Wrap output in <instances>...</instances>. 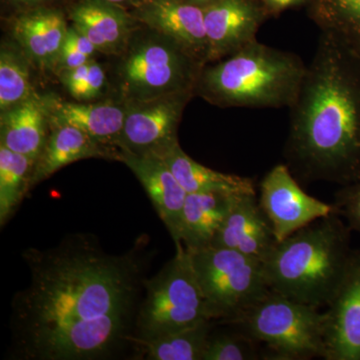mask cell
Segmentation results:
<instances>
[{"label":"cell","instance_id":"277c9868","mask_svg":"<svg viewBox=\"0 0 360 360\" xmlns=\"http://www.w3.org/2000/svg\"><path fill=\"white\" fill-rule=\"evenodd\" d=\"M307 65L295 52L255 40L201 70L195 96L222 108H290Z\"/></svg>","mask_w":360,"mask_h":360},{"label":"cell","instance_id":"8fae6325","mask_svg":"<svg viewBox=\"0 0 360 360\" xmlns=\"http://www.w3.org/2000/svg\"><path fill=\"white\" fill-rule=\"evenodd\" d=\"M208 63L236 53L257 39L270 15L257 0H214L203 7Z\"/></svg>","mask_w":360,"mask_h":360},{"label":"cell","instance_id":"4fadbf2b","mask_svg":"<svg viewBox=\"0 0 360 360\" xmlns=\"http://www.w3.org/2000/svg\"><path fill=\"white\" fill-rule=\"evenodd\" d=\"M131 11L141 25L174 39L207 65L208 44L202 7L187 0H141Z\"/></svg>","mask_w":360,"mask_h":360},{"label":"cell","instance_id":"7c38bea8","mask_svg":"<svg viewBox=\"0 0 360 360\" xmlns=\"http://www.w3.org/2000/svg\"><path fill=\"white\" fill-rule=\"evenodd\" d=\"M326 307L324 359L360 360V248Z\"/></svg>","mask_w":360,"mask_h":360},{"label":"cell","instance_id":"1f68e13d","mask_svg":"<svg viewBox=\"0 0 360 360\" xmlns=\"http://www.w3.org/2000/svg\"><path fill=\"white\" fill-rule=\"evenodd\" d=\"M108 1L112 2V4H118L125 7V8H134L141 0H108Z\"/></svg>","mask_w":360,"mask_h":360},{"label":"cell","instance_id":"f546056e","mask_svg":"<svg viewBox=\"0 0 360 360\" xmlns=\"http://www.w3.org/2000/svg\"><path fill=\"white\" fill-rule=\"evenodd\" d=\"M266 9L270 18H277L284 11L296 7L307 6L309 0H257Z\"/></svg>","mask_w":360,"mask_h":360},{"label":"cell","instance_id":"6da1fadb","mask_svg":"<svg viewBox=\"0 0 360 360\" xmlns=\"http://www.w3.org/2000/svg\"><path fill=\"white\" fill-rule=\"evenodd\" d=\"M141 241L122 255L89 233L22 257L27 288L11 302V350L20 360H101L130 345L144 290Z\"/></svg>","mask_w":360,"mask_h":360},{"label":"cell","instance_id":"52a82bcc","mask_svg":"<svg viewBox=\"0 0 360 360\" xmlns=\"http://www.w3.org/2000/svg\"><path fill=\"white\" fill-rule=\"evenodd\" d=\"M175 248L174 257L160 271L144 279V295L129 340H153L210 319L188 251L182 243Z\"/></svg>","mask_w":360,"mask_h":360},{"label":"cell","instance_id":"2e32d148","mask_svg":"<svg viewBox=\"0 0 360 360\" xmlns=\"http://www.w3.org/2000/svg\"><path fill=\"white\" fill-rule=\"evenodd\" d=\"M278 243L257 193L236 196L212 245L229 248L264 262Z\"/></svg>","mask_w":360,"mask_h":360},{"label":"cell","instance_id":"44dd1931","mask_svg":"<svg viewBox=\"0 0 360 360\" xmlns=\"http://www.w3.org/2000/svg\"><path fill=\"white\" fill-rule=\"evenodd\" d=\"M236 196L221 193H187L179 240L187 250L212 245Z\"/></svg>","mask_w":360,"mask_h":360},{"label":"cell","instance_id":"e0dca14e","mask_svg":"<svg viewBox=\"0 0 360 360\" xmlns=\"http://www.w3.org/2000/svg\"><path fill=\"white\" fill-rule=\"evenodd\" d=\"M118 161H122L134 172L169 231L175 245H179L180 224L187 193L167 163L158 155L127 153H120Z\"/></svg>","mask_w":360,"mask_h":360},{"label":"cell","instance_id":"ffe728a7","mask_svg":"<svg viewBox=\"0 0 360 360\" xmlns=\"http://www.w3.org/2000/svg\"><path fill=\"white\" fill-rule=\"evenodd\" d=\"M120 155V151L104 146L77 127L51 124L44 150L35 161L32 188L61 168L78 160L87 158L118 160Z\"/></svg>","mask_w":360,"mask_h":360},{"label":"cell","instance_id":"ba28073f","mask_svg":"<svg viewBox=\"0 0 360 360\" xmlns=\"http://www.w3.org/2000/svg\"><path fill=\"white\" fill-rule=\"evenodd\" d=\"M187 251L210 321L231 323L269 290L259 260L215 246Z\"/></svg>","mask_w":360,"mask_h":360},{"label":"cell","instance_id":"3957f363","mask_svg":"<svg viewBox=\"0 0 360 360\" xmlns=\"http://www.w3.org/2000/svg\"><path fill=\"white\" fill-rule=\"evenodd\" d=\"M333 210L278 241L265 258L270 290L312 307H326L340 285L354 250L352 229Z\"/></svg>","mask_w":360,"mask_h":360},{"label":"cell","instance_id":"9c48e42d","mask_svg":"<svg viewBox=\"0 0 360 360\" xmlns=\"http://www.w3.org/2000/svg\"><path fill=\"white\" fill-rule=\"evenodd\" d=\"M194 92H179L148 99L129 101L118 149L134 155H162L179 143V130L187 104Z\"/></svg>","mask_w":360,"mask_h":360},{"label":"cell","instance_id":"4316f807","mask_svg":"<svg viewBox=\"0 0 360 360\" xmlns=\"http://www.w3.org/2000/svg\"><path fill=\"white\" fill-rule=\"evenodd\" d=\"M58 77L70 96L79 103L99 101L108 86L105 71L94 59L75 70L59 73Z\"/></svg>","mask_w":360,"mask_h":360},{"label":"cell","instance_id":"cb8c5ba5","mask_svg":"<svg viewBox=\"0 0 360 360\" xmlns=\"http://www.w3.org/2000/svg\"><path fill=\"white\" fill-rule=\"evenodd\" d=\"M305 7L321 32L360 56V0H309Z\"/></svg>","mask_w":360,"mask_h":360},{"label":"cell","instance_id":"8992f818","mask_svg":"<svg viewBox=\"0 0 360 360\" xmlns=\"http://www.w3.org/2000/svg\"><path fill=\"white\" fill-rule=\"evenodd\" d=\"M231 324L265 345L274 359L326 357V314L319 309L269 290Z\"/></svg>","mask_w":360,"mask_h":360},{"label":"cell","instance_id":"9a60e30c","mask_svg":"<svg viewBox=\"0 0 360 360\" xmlns=\"http://www.w3.org/2000/svg\"><path fill=\"white\" fill-rule=\"evenodd\" d=\"M68 18L99 53L113 56L123 53L141 25L129 9L108 0H77L70 7Z\"/></svg>","mask_w":360,"mask_h":360},{"label":"cell","instance_id":"7a4b0ae2","mask_svg":"<svg viewBox=\"0 0 360 360\" xmlns=\"http://www.w3.org/2000/svg\"><path fill=\"white\" fill-rule=\"evenodd\" d=\"M285 165L307 181L360 177V56L321 32L295 103Z\"/></svg>","mask_w":360,"mask_h":360},{"label":"cell","instance_id":"ac0fdd59","mask_svg":"<svg viewBox=\"0 0 360 360\" xmlns=\"http://www.w3.org/2000/svg\"><path fill=\"white\" fill-rule=\"evenodd\" d=\"M53 99V96L37 94L25 103L1 112L0 144L37 161L51 134Z\"/></svg>","mask_w":360,"mask_h":360},{"label":"cell","instance_id":"f1b7e54d","mask_svg":"<svg viewBox=\"0 0 360 360\" xmlns=\"http://www.w3.org/2000/svg\"><path fill=\"white\" fill-rule=\"evenodd\" d=\"M333 208L354 231L360 234V177L341 186L335 194Z\"/></svg>","mask_w":360,"mask_h":360},{"label":"cell","instance_id":"83f0119b","mask_svg":"<svg viewBox=\"0 0 360 360\" xmlns=\"http://www.w3.org/2000/svg\"><path fill=\"white\" fill-rule=\"evenodd\" d=\"M255 342L243 333H210L202 360H252L258 359Z\"/></svg>","mask_w":360,"mask_h":360},{"label":"cell","instance_id":"d6986e66","mask_svg":"<svg viewBox=\"0 0 360 360\" xmlns=\"http://www.w3.org/2000/svg\"><path fill=\"white\" fill-rule=\"evenodd\" d=\"M127 104L118 99L79 103L53 99L51 124L77 127L104 146L118 149L124 124Z\"/></svg>","mask_w":360,"mask_h":360},{"label":"cell","instance_id":"5bb4252c","mask_svg":"<svg viewBox=\"0 0 360 360\" xmlns=\"http://www.w3.org/2000/svg\"><path fill=\"white\" fill-rule=\"evenodd\" d=\"M63 11L52 6L18 11L11 21L13 41L32 66L54 72L68 32Z\"/></svg>","mask_w":360,"mask_h":360},{"label":"cell","instance_id":"484cf974","mask_svg":"<svg viewBox=\"0 0 360 360\" xmlns=\"http://www.w3.org/2000/svg\"><path fill=\"white\" fill-rule=\"evenodd\" d=\"M30 59L15 42H4L0 49V110H11L37 96L30 75Z\"/></svg>","mask_w":360,"mask_h":360},{"label":"cell","instance_id":"5b68a950","mask_svg":"<svg viewBox=\"0 0 360 360\" xmlns=\"http://www.w3.org/2000/svg\"><path fill=\"white\" fill-rule=\"evenodd\" d=\"M115 85L120 101H148L191 91L205 63L174 39L139 25L120 56Z\"/></svg>","mask_w":360,"mask_h":360},{"label":"cell","instance_id":"d6a6232c","mask_svg":"<svg viewBox=\"0 0 360 360\" xmlns=\"http://www.w3.org/2000/svg\"><path fill=\"white\" fill-rule=\"evenodd\" d=\"M187 1L191 2V4H195V6L202 7L203 8V7L212 4L214 0H187Z\"/></svg>","mask_w":360,"mask_h":360},{"label":"cell","instance_id":"7402d4cb","mask_svg":"<svg viewBox=\"0 0 360 360\" xmlns=\"http://www.w3.org/2000/svg\"><path fill=\"white\" fill-rule=\"evenodd\" d=\"M187 193H221L229 195L257 193L248 177L224 174L201 165L184 153L179 143L160 155Z\"/></svg>","mask_w":360,"mask_h":360},{"label":"cell","instance_id":"d4e9b609","mask_svg":"<svg viewBox=\"0 0 360 360\" xmlns=\"http://www.w3.org/2000/svg\"><path fill=\"white\" fill-rule=\"evenodd\" d=\"M35 160L0 144V225L4 227L32 189Z\"/></svg>","mask_w":360,"mask_h":360},{"label":"cell","instance_id":"30bf717a","mask_svg":"<svg viewBox=\"0 0 360 360\" xmlns=\"http://www.w3.org/2000/svg\"><path fill=\"white\" fill-rule=\"evenodd\" d=\"M258 201L278 241L335 210L333 205L305 193L285 163L276 165L265 174Z\"/></svg>","mask_w":360,"mask_h":360},{"label":"cell","instance_id":"4dcf8cb0","mask_svg":"<svg viewBox=\"0 0 360 360\" xmlns=\"http://www.w3.org/2000/svg\"><path fill=\"white\" fill-rule=\"evenodd\" d=\"M11 6L16 7L18 11L34 8V7L51 6L53 0H6Z\"/></svg>","mask_w":360,"mask_h":360},{"label":"cell","instance_id":"603a6c76","mask_svg":"<svg viewBox=\"0 0 360 360\" xmlns=\"http://www.w3.org/2000/svg\"><path fill=\"white\" fill-rule=\"evenodd\" d=\"M212 331V321L203 319L193 326L149 340H130L135 359L146 360H202Z\"/></svg>","mask_w":360,"mask_h":360}]
</instances>
